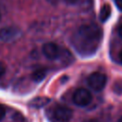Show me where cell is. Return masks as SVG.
Here are the masks:
<instances>
[{
	"instance_id": "obj_1",
	"label": "cell",
	"mask_w": 122,
	"mask_h": 122,
	"mask_svg": "<svg viewBox=\"0 0 122 122\" xmlns=\"http://www.w3.org/2000/svg\"><path fill=\"white\" fill-rule=\"evenodd\" d=\"M103 38L101 28L94 23L81 25L72 34L71 42L81 56H91L96 52Z\"/></svg>"
},
{
	"instance_id": "obj_2",
	"label": "cell",
	"mask_w": 122,
	"mask_h": 122,
	"mask_svg": "<svg viewBox=\"0 0 122 122\" xmlns=\"http://www.w3.org/2000/svg\"><path fill=\"white\" fill-rule=\"evenodd\" d=\"M106 84H107V76L102 72L95 71L90 74V76L88 77L89 87L95 92L102 91L105 88Z\"/></svg>"
},
{
	"instance_id": "obj_3",
	"label": "cell",
	"mask_w": 122,
	"mask_h": 122,
	"mask_svg": "<svg viewBox=\"0 0 122 122\" xmlns=\"http://www.w3.org/2000/svg\"><path fill=\"white\" fill-rule=\"evenodd\" d=\"M22 35L21 30L16 27H4L0 29V41L10 43L18 40Z\"/></svg>"
},
{
	"instance_id": "obj_4",
	"label": "cell",
	"mask_w": 122,
	"mask_h": 122,
	"mask_svg": "<svg viewBox=\"0 0 122 122\" xmlns=\"http://www.w3.org/2000/svg\"><path fill=\"white\" fill-rule=\"evenodd\" d=\"M92 93L87 89L79 88L73 92L72 101L78 107H86L92 102Z\"/></svg>"
},
{
	"instance_id": "obj_5",
	"label": "cell",
	"mask_w": 122,
	"mask_h": 122,
	"mask_svg": "<svg viewBox=\"0 0 122 122\" xmlns=\"http://www.w3.org/2000/svg\"><path fill=\"white\" fill-rule=\"evenodd\" d=\"M54 119L58 122H69L72 117V111L64 105H57L52 112Z\"/></svg>"
},
{
	"instance_id": "obj_6",
	"label": "cell",
	"mask_w": 122,
	"mask_h": 122,
	"mask_svg": "<svg viewBox=\"0 0 122 122\" xmlns=\"http://www.w3.org/2000/svg\"><path fill=\"white\" fill-rule=\"evenodd\" d=\"M42 52L48 59L53 60V59H56L57 57L60 56L61 51H60L57 44H55L53 42H48V43L43 45Z\"/></svg>"
},
{
	"instance_id": "obj_7",
	"label": "cell",
	"mask_w": 122,
	"mask_h": 122,
	"mask_svg": "<svg viewBox=\"0 0 122 122\" xmlns=\"http://www.w3.org/2000/svg\"><path fill=\"white\" fill-rule=\"evenodd\" d=\"M49 102H50V98L49 97H46V96H38V97L33 98L30 102V106L32 107V108L38 109V108H42V107L46 106Z\"/></svg>"
},
{
	"instance_id": "obj_8",
	"label": "cell",
	"mask_w": 122,
	"mask_h": 122,
	"mask_svg": "<svg viewBox=\"0 0 122 122\" xmlns=\"http://www.w3.org/2000/svg\"><path fill=\"white\" fill-rule=\"evenodd\" d=\"M111 12H112V10H111V7L108 5V4H105L102 6L101 10H100V12H99V19L101 22H106L110 15H111Z\"/></svg>"
},
{
	"instance_id": "obj_9",
	"label": "cell",
	"mask_w": 122,
	"mask_h": 122,
	"mask_svg": "<svg viewBox=\"0 0 122 122\" xmlns=\"http://www.w3.org/2000/svg\"><path fill=\"white\" fill-rule=\"evenodd\" d=\"M46 74H47V71H46L44 68H38V69H36V70L32 72L31 78H32V80L35 81V82H41V81L45 78Z\"/></svg>"
},
{
	"instance_id": "obj_10",
	"label": "cell",
	"mask_w": 122,
	"mask_h": 122,
	"mask_svg": "<svg viewBox=\"0 0 122 122\" xmlns=\"http://www.w3.org/2000/svg\"><path fill=\"white\" fill-rule=\"evenodd\" d=\"M6 72V65L3 62H0V78L5 74Z\"/></svg>"
},
{
	"instance_id": "obj_11",
	"label": "cell",
	"mask_w": 122,
	"mask_h": 122,
	"mask_svg": "<svg viewBox=\"0 0 122 122\" xmlns=\"http://www.w3.org/2000/svg\"><path fill=\"white\" fill-rule=\"evenodd\" d=\"M5 115H6V109L3 105L0 104V121L5 117Z\"/></svg>"
},
{
	"instance_id": "obj_12",
	"label": "cell",
	"mask_w": 122,
	"mask_h": 122,
	"mask_svg": "<svg viewBox=\"0 0 122 122\" xmlns=\"http://www.w3.org/2000/svg\"><path fill=\"white\" fill-rule=\"evenodd\" d=\"M114 3H115V5H116V7H117L120 10H122V0H114Z\"/></svg>"
},
{
	"instance_id": "obj_13",
	"label": "cell",
	"mask_w": 122,
	"mask_h": 122,
	"mask_svg": "<svg viewBox=\"0 0 122 122\" xmlns=\"http://www.w3.org/2000/svg\"><path fill=\"white\" fill-rule=\"evenodd\" d=\"M80 0H65V2L67 4H70V5H75L77 3H79Z\"/></svg>"
},
{
	"instance_id": "obj_14",
	"label": "cell",
	"mask_w": 122,
	"mask_h": 122,
	"mask_svg": "<svg viewBox=\"0 0 122 122\" xmlns=\"http://www.w3.org/2000/svg\"><path fill=\"white\" fill-rule=\"evenodd\" d=\"M118 34H119V36H120V38L122 39V24L118 27Z\"/></svg>"
},
{
	"instance_id": "obj_15",
	"label": "cell",
	"mask_w": 122,
	"mask_h": 122,
	"mask_svg": "<svg viewBox=\"0 0 122 122\" xmlns=\"http://www.w3.org/2000/svg\"><path fill=\"white\" fill-rule=\"evenodd\" d=\"M118 57H119V60H120V62L122 63V50L120 51V52H119V54H118Z\"/></svg>"
},
{
	"instance_id": "obj_16",
	"label": "cell",
	"mask_w": 122,
	"mask_h": 122,
	"mask_svg": "<svg viewBox=\"0 0 122 122\" xmlns=\"http://www.w3.org/2000/svg\"><path fill=\"white\" fill-rule=\"evenodd\" d=\"M84 122H98V121L95 120V119H88V120H86V121H84Z\"/></svg>"
},
{
	"instance_id": "obj_17",
	"label": "cell",
	"mask_w": 122,
	"mask_h": 122,
	"mask_svg": "<svg viewBox=\"0 0 122 122\" xmlns=\"http://www.w3.org/2000/svg\"><path fill=\"white\" fill-rule=\"evenodd\" d=\"M48 1H49V2H51V4H56V3H57L59 0H48Z\"/></svg>"
},
{
	"instance_id": "obj_18",
	"label": "cell",
	"mask_w": 122,
	"mask_h": 122,
	"mask_svg": "<svg viewBox=\"0 0 122 122\" xmlns=\"http://www.w3.org/2000/svg\"><path fill=\"white\" fill-rule=\"evenodd\" d=\"M117 122H122V116H121V117L118 119V121H117Z\"/></svg>"
},
{
	"instance_id": "obj_19",
	"label": "cell",
	"mask_w": 122,
	"mask_h": 122,
	"mask_svg": "<svg viewBox=\"0 0 122 122\" xmlns=\"http://www.w3.org/2000/svg\"><path fill=\"white\" fill-rule=\"evenodd\" d=\"M0 19H1V13H0Z\"/></svg>"
}]
</instances>
